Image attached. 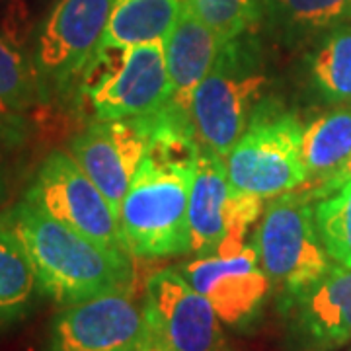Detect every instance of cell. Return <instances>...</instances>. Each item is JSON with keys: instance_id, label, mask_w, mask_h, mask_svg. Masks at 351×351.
Listing matches in <instances>:
<instances>
[{"instance_id": "7c38bea8", "label": "cell", "mask_w": 351, "mask_h": 351, "mask_svg": "<svg viewBox=\"0 0 351 351\" xmlns=\"http://www.w3.org/2000/svg\"><path fill=\"white\" fill-rule=\"evenodd\" d=\"M145 314L152 334L170 351L221 350V326L213 304L174 267L149 277Z\"/></svg>"}, {"instance_id": "6da1fadb", "label": "cell", "mask_w": 351, "mask_h": 351, "mask_svg": "<svg viewBox=\"0 0 351 351\" xmlns=\"http://www.w3.org/2000/svg\"><path fill=\"white\" fill-rule=\"evenodd\" d=\"M149 117V151L121 203L119 230L133 258L158 260L189 252V191L201 147L188 112L166 104Z\"/></svg>"}, {"instance_id": "30bf717a", "label": "cell", "mask_w": 351, "mask_h": 351, "mask_svg": "<svg viewBox=\"0 0 351 351\" xmlns=\"http://www.w3.org/2000/svg\"><path fill=\"white\" fill-rule=\"evenodd\" d=\"M151 326L131 289L66 304L51 324L49 351H138Z\"/></svg>"}, {"instance_id": "d4e9b609", "label": "cell", "mask_w": 351, "mask_h": 351, "mask_svg": "<svg viewBox=\"0 0 351 351\" xmlns=\"http://www.w3.org/2000/svg\"><path fill=\"white\" fill-rule=\"evenodd\" d=\"M138 351H170V350H168V348L164 346L162 341H160V339L156 338V336H154V334L151 332L149 339H147V341L143 343V348H141Z\"/></svg>"}, {"instance_id": "d6986e66", "label": "cell", "mask_w": 351, "mask_h": 351, "mask_svg": "<svg viewBox=\"0 0 351 351\" xmlns=\"http://www.w3.org/2000/svg\"><path fill=\"white\" fill-rule=\"evenodd\" d=\"M351 158V110L320 115L302 131V162L306 186L313 189Z\"/></svg>"}, {"instance_id": "3957f363", "label": "cell", "mask_w": 351, "mask_h": 351, "mask_svg": "<svg viewBox=\"0 0 351 351\" xmlns=\"http://www.w3.org/2000/svg\"><path fill=\"white\" fill-rule=\"evenodd\" d=\"M248 34L225 43L189 104L199 147L226 156L250 125L267 84L260 45Z\"/></svg>"}, {"instance_id": "7402d4cb", "label": "cell", "mask_w": 351, "mask_h": 351, "mask_svg": "<svg viewBox=\"0 0 351 351\" xmlns=\"http://www.w3.org/2000/svg\"><path fill=\"white\" fill-rule=\"evenodd\" d=\"M314 221L330 260L351 269V180L320 197Z\"/></svg>"}, {"instance_id": "cb8c5ba5", "label": "cell", "mask_w": 351, "mask_h": 351, "mask_svg": "<svg viewBox=\"0 0 351 351\" xmlns=\"http://www.w3.org/2000/svg\"><path fill=\"white\" fill-rule=\"evenodd\" d=\"M351 180V158L348 160V162L343 164L341 168H339L336 174L332 176V178H328L326 182H322V184H318L316 188L313 189H304V191H308V195L311 197H324V195H328V193H332L334 189L339 188V186H343L346 182H350Z\"/></svg>"}, {"instance_id": "9a60e30c", "label": "cell", "mask_w": 351, "mask_h": 351, "mask_svg": "<svg viewBox=\"0 0 351 351\" xmlns=\"http://www.w3.org/2000/svg\"><path fill=\"white\" fill-rule=\"evenodd\" d=\"M221 47L223 43L213 29L191 10L188 0H184L174 27L164 41L168 75L172 80V98L168 104L189 113L193 92L211 71Z\"/></svg>"}, {"instance_id": "8992f818", "label": "cell", "mask_w": 351, "mask_h": 351, "mask_svg": "<svg viewBox=\"0 0 351 351\" xmlns=\"http://www.w3.org/2000/svg\"><path fill=\"white\" fill-rule=\"evenodd\" d=\"M311 199L304 189L274 197L254 234L260 265L283 299L314 285L332 265L316 230Z\"/></svg>"}, {"instance_id": "2e32d148", "label": "cell", "mask_w": 351, "mask_h": 351, "mask_svg": "<svg viewBox=\"0 0 351 351\" xmlns=\"http://www.w3.org/2000/svg\"><path fill=\"white\" fill-rule=\"evenodd\" d=\"M43 100L34 57L14 32H0V138H20L25 115Z\"/></svg>"}, {"instance_id": "4fadbf2b", "label": "cell", "mask_w": 351, "mask_h": 351, "mask_svg": "<svg viewBox=\"0 0 351 351\" xmlns=\"http://www.w3.org/2000/svg\"><path fill=\"white\" fill-rule=\"evenodd\" d=\"M293 351H334L351 341V269L330 265L314 285L285 297Z\"/></svg>"}, {"instance_id": "277c9868", "label": "cell", "mask_w": 351, "mask_h": 351, "mask_svg": "<svg viewBox=\"0 0 351 351\" xmlns=\"http://www.w3.org/2000/svg\"><path fill=\"white\" fill-rule=\"evenodd\" d=\"M76 88L88 121L160 112L172 98L164 43L96 49Z\"/></svg>"}, {"instance_id": "e0dca14e", "label": "cell", "mask_w": 351, "mask_h": 351, "mask_svg": "<svg viewBox=\"0 0 351 351\" xmlns=\"http://www.w3.org/2000/svg\"><path fill=\"white\" fill-rule=\"evenodd\" d=\"M262 24L287 47H301L351 20V0H260Z\"/></svg>"}, {"instance_id": "ba28073f", "label": "cell", "mask_w": 351, "mask_h": 351, "mask_svg": "<svg viewBox=\"0 0 351 351\" xmlns=\"http://www.w3.org/2000/svg\"><path fill=\"white\" fill-rule=\"evenodd\" d=\"M115 0H57L41 25L34 63L43 100L66 96L100 45Z\"/></svg>"}, {"instance_id": "5b68a950", "label": "cell", "mask_w": 351, "mask_h": 351, "mask_svg": "<svg viewBox=\"0 0 351 351\" xmlns=\"http://www.w3.org/2000/svg\"><path fill=\"white\" fill-rule=\"evenodd\" d=\"M302 131L297 115L260 104L248 129L225 156L230 184L262 199L304 188Z\"/></svg>"}, {"instance_id": "9c48e42d", "label": "cell", "mask_w": 351, "mask_h": 351, "mask_svg": "<svg viewBox=\"0 0 351 351\" xmlns=\"http://www.w3.org/2000/svg\"><path fill=\"white\" fill-rule=\"evenodd\" d=\"M25 197L86 239L127 252L117 213L69 152L47 154Z\"/></svg>"}, {"instance_id": "ac0fdd59", "label": "cell", "mask_w": 351, "mask_h": 351, "mask_svg": "<svg viewBox=\"0 0 351 351\" xmlns=\"http://www.w3.org/2000/svg\"><path fill=\"white\" fill-rule=\"evenodd\" d=\"M184 0H115L98 49L164 43Z\"/></svg>"}, {"instance_id": "603a6c76", "label": "cell", "mask_w": 351, "mask_h": 351, "mask_svg": "<svg viewBox=\"0 0 351 351\" xmlns=\"http://www.w3.org/2000/svg\"><path fill=\"white\" fill-rule=\"evenodd\" d=\"M188 4L223 45L256 34V27L262 24L260 0H188Z\"/></svg>"}, {"instance_id": "ffe728a7", "label": "cell", "mask_w": 351, "mask_h": 351, "mask_svg": "<svg viewBox=\"0 0 351 351\" xmlns=\"http://www.w3.org/2000/svg\"><path fill=\"white\" fill-rule=\"evenodd\" d=\"M38 289V276L24 244L0 219V326L27 313Z\"/></svg>"}, {"instance_id": "5bb4252c", "label": "cell", "mask_w": 351, "mask_h": 351, "mask_svg": "<svg viewBox=\"0 0 351 351\" xmlns=\"http://www.w3.org/2000/svg\"><path fill=\"white\" fill-rule=\"evenodd\" d=\"M182 274L226 324L250 320L269 291V279L260 265L254 244L230 256H205L182 267Z\"/></svg>"}, {"instance_id": "44dd1931", "label": "cell", "mask_w": 351, "mask_h": 351, "mask_svg": "<svg viewBox=\"0 0 351 351\" xmlns=\"http://www.w3.org/2000/svg\"><path fill=\"white\" fill-rule=\"evenodd\" d=\"M308 73L324 100L351 101V20L316 39L308 57Z\"/></svg>"}, {"instance_id": "52a82bcc", "label": "cell", "mask_w": 351, "mask_h": 351, "mask_svg": "<svg viewBox=\"0 0 351 351\" xmlns=\"http://www.w3.org/2000/svg\"><path fill=\"white\" fill-rule=\"evenodd\" d=\"M262 203L230 184L225 156L201 147L189 191V252L205 258L242 250Z\"/></svg>"}, {"instance_id": "8fae6325", "label": "cell", "mask_w": 351, "mask_h": 351, "mask_svg": "<svg viewBox=\"0 0 351 351\" xmlns=\"http://www.w3.org/2000/svg\"><path fill=\"white\" fill-rule=\"evenodd\" d=\"M149 138L151 117L145 115L88 121L69 145V154L100 188L117 213V219L129 186L147 156Z\"/></svg>"}, {"instance_id": "7a4b0ae2", "label": "cell", "mask_w": 351, "mask_h": 351, "mask_svg": "<svg viewBox=\"0 0 351 351\" xmlns=\"http://www.w3.org/2000/svg\"><path fill=\"white\" fill-rule=\"evenodd\" d=\"M24 244L39 289L57 304H75L108 291L131 289L133 256L106 248L57 221L25 197L4 217Z\"/></svg>"}]
</instances>
